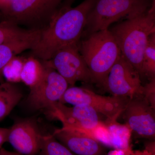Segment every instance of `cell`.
I'll use <instances>...</instances> for the list:
<instances>
[{
	"instance_id": "6da1fadb",
	"label": "cell",
	"mask_w": 155,
	"mask_h": 155,
	"mask_svg": "<svg viewBox=\"0 0 155 155\" xmlns=\"http://www.w3.org/2000/svg\"><path fill=\"white\" fill-rule=\"evenodd\" d=\"M94 1L84 0L75 7L71 6V2H63L49 24L40 31L37 40L30 50L31 56L46 61L58 50L78 44Z\"/></svg>"
},
{
	"instance_id": "7a4b0ae2",
	"label": "cell",
	"mask_w": 155,
	"mask_h": 155,
	"mask_svg": "<svg viewBox=\"0 0 155 155\" xmlns=\"http://www.w3.org/2000/svg\"><path fill=\"white\" fill-rule=\"evenodd\" d=\"M122 54L142 75L143 57L150 36L155 33V3L145 13L125 19L110 30Z\"/></svg>"
},
{
	"instance_id": "3957f363",
	"label": "cell",
	"mask_w": 155,
	"mask_h": 155,
	"mask_svg": "<svg viewBox=\"0 0 155 155\" xmlns=\"http://www.w3.org/2000/svg\"><path fill=\"white\" fill-rule=\"evenodd\" d=\"M78 45L94 83L104 87L109 72L122 54L113 34L109 29L97 31L80 40Z\"/></svg>"
},
{
	"instance_id": "277c9868",
	"label": "cell",
	"mask_w": 155,
	"mask_h": 155,
	"mask_svg": "<svg viewBox=\"0 0 155 155\" xmlns=\"http://www.w3.org/2000/svg\"><path fill=\"white\" fill-rule=\"evenodd\" d=\"M149 1L95 0L84 29L89 35L108 29L111 24L120 19L132 18L146 12L151 6Z\"/></svg>"
},
{
	"instance_id": "5b68a950",
	"label": "cell",
	"mask_w": 155,
	"mask_h": 155,
	"mask_svg": "<svg viewBox=\"0 0 155 155\" xmlns=\"http://www.w3.org/2000/svg\"><path fill=\"white\" fill-rule=\"evenodd\" d=\"M64 0H11L0 12L7 20L28 30H41L51 22Z\"/></svg>"
},
{
	"instance_id": "8992f818",
	"label": "cell",
	"mask_w": 155,
	"mask_h": 155,
	"mask_svg": "<svg viewBox=\"0 0 155 155\" xmlns=\"http://www.w3.org/2000/svg\"><path fill=\"white\" fill-rule=\"evenodd\" d=\"M128 100L114 96H104L87 89L73 86L67 89L58 102L73 106L87 105L112 122L122 114Z\"/></svg>"
},
{
	"instance_id": "52a82bcc",
	"label": "cell",
	"mask_w": 155,
	"mask_h": 155,
	"mask_svg": "<svg viewBox=\"0 0 155 155\" xmlns=\"http://www.w3.org/2000/svg\"><path fill=\"white\" fill-rule=\"evenodd\" d=\"M78 45L62 48L49 61H41L45 66L55 69L70 86H75L77 81L94 83L91 72L79 52Z\"/></svg>"
},
{
	"instance_id": "ba28073f",
	"label": "cell",
	"mask_w": 155,
	"mask_h": 155,
	"mask_svg": "<svg viewBox=\"0 0 155 155\" xmlns=\"http://www.w3.org/2000/svg\"><path fill=\"white\" fill-rule=\"evenodd\" d=\"M45 67L46 71L43 79L30 90L27 101L32 109L44 111L46 115L54 109L55 104L59 101L69 85L55 69Z\"/></svg>"
},
{
	"instance_id": "9c48e42d",
	"label": "cell",
	"mask_w": 155,
	"mask_h": 155,
	"mask_svg": "<svg viewBox=\"0 0 155 155\" xmlns=\"http://www.w3.org/2000/svg\"><path fill=\"white\" fill-rule=\"evenodd\" d=\"M103 87L114 96L130 98L143 93L139 73L122 54L112 67Z\"/></svg>"
},
{
	"instance_id": "30bf717a",
	"label": "cell",
	"mask_w": 155,
	"mask_h": 155,
	"mask_svg": "<svg viewBox=\"0 0 155 155\" xmlns=\"http://www.w3.org/2000/svg\"><path fill=\"white\" fill-rule=\"evenodd\" d=\"M122 113L127 126L134 133L143 138L154 139L155 109L143 95L129 98Z\"/></svg>"
},
{
	"instance_id": "8fae6325",
	"label": "cell",
	"mask_w": 155,
	"mask_h": 155,
	"mask_svg": "<svg viewBox=\"0 0 155 155\" xmlns=\"http://www.w3.org/2000/svg\"><path fill=\"white\" fill-rule=\"evenodd\" d=\"M98 114L87 105L68 107L58 102L55 104L54 110L47 116L52 119H58L63 126L86 132L102 126Z\"/></svg>"
},
{
	"instance_id": "7c38bea8",
	"label": "cell",
	"mask_w": 155,
	"mask_h": 155,
	"mask_svg": "<svg viewBox=\"0 0 155 155\" xmlns=\"http://www.w3.org/2000/svg\"><path fill=\"white\" fill-rule=\"evenodd\" d=\"M42 135L35 119H17L9 128L8 142L22 155L38 154Z\"/></svg>"
},
{
	"instance_id": "4fadbf2b",
	"label": "cell",
	"mask_w": 155,
	"mask_h": 155,
	"mask_svg": "<svg viewBox=\"0 0 155 155\" xmlns=\"http://www.w3.org/2000/svg\"><path fill=\"white\" fill-rule=\"evenodd\" d=\"M52 135L76 155H106L105 149L86 132L63 126Z\"/></svg>"
},
{
	"instance_id": "5bb4252c",
	"label": "cell",
	"mask_w": 155,
	"mask_h": 155,
	"mask_svg": "<svg viewBox=\"0 0 155 155\" xmlns=\"http://www.w3.org/2000/svg\"><path fill=\"white\" fill-rule=\"evenodd\" d=\"M45 71L46 67L43 62L31 56L25 59L20 74V80L31 89L41 82Z\"/></svg>"
},
{
	"instance_id": "9a60e30c",
	"label": "cell",
	"mask_w": 155,
	"mask_h": 155,
	"mask_svg": "<svg viewBox=\"0 0 155 155\" xmlns=\"http://www.w3.org/2000/svg\"><path fill=\"white\" fill-rule=\"evenodd\" d=\"M21 91L15 84L0 83V121L8 116L21 99Z\"/></svg>"
},
{
	"instance_id": "2e32d148",
	"label": "cell",
	"mask_w": 155,
	"mask_h": 155,
	"mask_svg": "<svg viewBox=\"0 0 155 155\" xmlns=\"http://www.w3.org/2000/svg\"><path fill=\"white\" fill-rule=\"evenodd\" d=\"M40 31H35L22 28L7 20L0 22V45L38 36Z\"/></svg>"
},
{
	"instance_id": "e0dca14e",
	"label": "cell",
	"mask_w": 155,
	"mask_h": 155,
	"mask_svg": "<svg viewBox=\"0 0 155 155\" xmlns=\"http://www.w3.org/2000/svg\"><path fill=\"white\" fill-rule=\"evenodd\" d=\"M38 36L28 39L9 42L0 45V73L12 58L27 50H31Z\"/></svg>"
},
{
	"instance_id": "ac0fdd59",
	"label": "cell",
	"mask_w": 155,
	"mask_h": 155,
	"mask_svg": "<svg viewBox=\"0 0 155 155\" xmlns=\"http://www.w3.org/2000/svg\"><path fill=\"white\" fill-rule=\"evenodd\" d=\"M155 78V33L150 36L143 54L142 75Z\"/></svg>"
},
{
	"instance_id": "d6986e66",
	"label": "cell",
	"mask_w": 155,
	"mask_h": 155,
	"mask_svg": "<svg viewBox=\"0 0 155 155\" xmlns=\"http://www.w3.org/2000/svg\"><path fill=\"white\" fill-rule=\"evenodd\" d=\"M39 155H75L52 134L43 135Z\"/></svg>"
},
{
	"instance_id": "ffe728a7",
	"label": "cell",
	"mask_w": 155,
	"mask_h": 155,
	"mask_svg": "<svg viewBox=\"0 0 155 155\" xmlns=\"http://www.w3.org/2000/svg\"><path fill=\"white\" fill-rule=\"evenodd\" d=\"M25 59L15 56L3 68L1 73L7 82L15 84L20 82V74Z\"/></svg>"
},
{
	"instance_id": "44dd1931",
	"label": "cell",
	"mask_w": 155,
	"mask_h": 155,
	"mask_svg": "<svg viewBox=\"0 0 155 155\" xmlns=\"http://www.w3.org/2000/svg\"><path fill=\"white\" fill-rule=\"evenodd\" d=\"M155 78L151 79L150 82L143 86V95L151 105L155 109Z\"/></svg>"
},
{
	"instance_id": "7402d4cb",
	"label": "cell",
	"mask_w": 155,
	"mask_h": 155,
	"mask_svg": "<svg viewBox=\"0 0 155 155\" xmlns=\"http://www.w3.org/2000/svg\"><path fill=\"white\" fill-rule=\"evenodd\" d=\"M9 128L0 127V149L5 143L8 142Z\"/></svg>"
},
{
	"instance_id": "603a6c76",
	"label": "cell",
	"mask_w": 155,
	"mask_h": 155,
	"mask_svg": "<svg viewBox=\"0 0 155 155\" xmlns=\"http://www.w3.org/2000/svg\"><path fill=\"white\" fill-rule=\"evenodd\" d=\"M11 0H0V12L5 10L8 7Z\"/></svg>"
},
{
	"instance_id": "cb8c5ba5",
	"label": "cell",
	"mask_w": 155,
	"mask_h": 155,
	"mask_svg": "<svg viewBox=\"0 0 155 155\" xmlns=\"http://www.w3.org/2000/svg\"><path fill=\"white\" fill-rule=\"evenodd\" d=\"M0 155H22L17 152H13L7 150L5 149L1 148L0 149Z\"/></svg>"
},
{
	"instance_id": "d4e9b609",
	"label": "cell",
	"mask_w": 155,
	"mask_h": 155,
	"mask_svg": "<svg viewBox=\"0 0 155 155\" xmlns=\"http://www.w3.org/2000/svg\"><path fill=\"white\" fill-rule=\"evenodd\" d=\"M4 78H3L2 73H0V83L4 82Z\"/></svg>"
}]
</instances>
